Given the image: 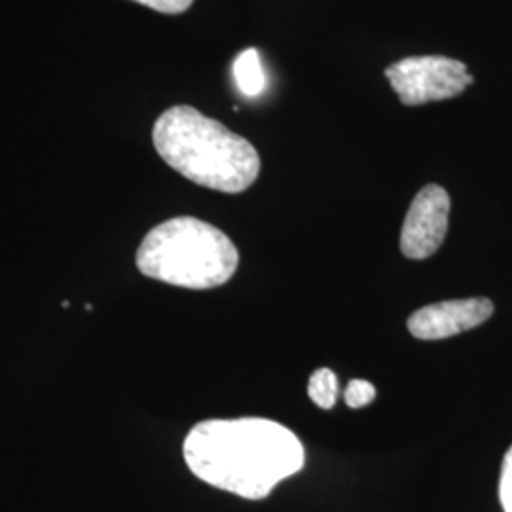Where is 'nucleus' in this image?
I'll return each instance as SVG.
<instances>
[{
  "label": "nucleus",
  "mask_w": 512,
  "mask_h": 512,
  "mask_svg": "<svg viewBox=\"0 0 512 512\" xmlns=\"http://www.w3.org/2000/svg\"><path fill=\"white\" fill-rule=\"evenodd\" d=\"M152 141L177 173L224 194L245 192L260 173V156L245 137L188 105L165 110Z\"/></svg>",
  "instance_id": "obj_2"
},
{
  "label": "nucleus",
  "mask_w": 512,
  "mask_h": 512,
  "mask_svg": "<svg viewBox=\"0 0 512 512\" xmlns=\"http://www.w3.org/2000/svg\"><path fill=\"white\" fill-rule=\"evenodd\" d=\"M346 404L349 408H365L376 399V387L366 380H351L346 387Z\"/></svg>",
  "instance_id": "obj_9"
},
{
  "label": "nucleus",
  "mask_w": 512,
  "mask_h": 512,
  "mask_svg": "<svg viewBox=\"0 0 512 512\" xmlns=\"http://www.w3.org/2000/svg\"><path fill=\"white\" fill-rule=\"evenodd\" d=\"M183 452L200 480L253 501L272 494L306 461L293 431L264 418L202 421L184 439Z\"/></svg>",
  "instance_id": "obj_1"
},
{
  "label": "nucleus",
  "mask_w": 512,
  "mask_h": 512,
  "mask_svg": "<svg viewBox=\"0 0 512 512\" xmlns=\"http://www.w3.org/2000/svg\"><path fill=\"white\" fill-rule=\"evenodd\" d=\"M239 253L232 239L194 217L165 220L148 232L137 268L150 279L183 289H215L236 274Z\"/></svg>",
  "instance_id": "obj_3"
},
{
  "label": "nucleus",
  "mask_w": 512,
  "mask_h": 512,
  "mask_svg": "<svg viewBox=\"0 0 512 512\" xmlns=\"http://www.w3.org/2000/svg\"><path fill=\"white\" fill-rule=\"evenodd\" d=\"M494 313L488 298H463L429 304L408 319V330L418 340H444L480 327Z\"/></svg>",
  "instance_id": "obj_6"
},
{
  "label": "nucleus",
  "mask_w": 512,
  "mask_h": 512,
  "mask_svg": "<svg viewBox=\"0 0 512 512\" xmlns=\"http://www.w3.org/2000/svg\"><path fill=\"white\" fill-rule=\"evenodd\" d=\"M133 2H139V4H145L148 8L160 12V14H183L186 12L194 0H133Z\"/></svg>",
  "instance_id": "obj_11"
},
{
  "label": "nucleus",
  "mask_w": 512,
  "mask_h": 512,
  "mask_svg": "<svg viewBox=\"0 0 512 512\" xmlns=\"http://www.w3.org/2000/svg\"><path fill=\"white\" fill-rule=\"evenodd\" d=\"M450 217V196L439 184H427L410 205L403 232L401 251L410 260L435 255L444 243Z\"/></svg>",
  "instance_id": "obj_5"
},
{
  "label": "nucleus",
  "mask_w": 512,
  "mask_h": 512,
  "mask_svg": "<svg viewBox=\"0 0 512 512\" xmlns=\"http://www.w3.org/2000/svg\"><path fill=\"white\" fill-rule=\"evenodd\" d=\"M311 401L323 410H330L338 401V378L330 368H319L311 374L308 384Z\"/></svg>",
  "instance_id": "obj_8"
},
{
  "label": "nucleus",
  "mask_w": 512,
  "mask_h": 512,
  "mask_svg": "<svg viewBox=\"0 0 512 512\" xmlns=\"http://www.w3.org/2000/svg\"><path fill=\"white\" fill-rule=\"evenodd\" d=\"M234 78L239 92L247 97H256L266 88V74L262 69L260 54L256 48H249L234 61Z\"/></svg>",
  "instance_id": "obj_7"
},
{
  "label": "nucleus",
  "mask_w": 512,
  "mask_h": 512,
  "mask_svg": "<svg viewBox=\"0 0 512 512\" xmlns=\"http://www.w3.org/2000/svg\"><path fill=\"white\" fill-rule=\"evenodd\" d=\"M385 78L406 107L458 97L475 82L463 61L442 55L404 57L385 69Z\"/></svg>",
  "instance_id": "obj_4"
},
{
  "label": "nucleus",
  "mask_w": 512,
  "mask_h": 512,
  "mask_svg": "<svg viewBox=\"0 0 512 512\" xmlns=\"http://www.w3.org/2000/svg\"><path fill=\"white\" fill-rule=\"evenodd\" d=\"M499 499L503 511L512 512V446L503 459L501 480H499Z\"/></svg>",
  "instance_id": "obj_10"
}]
</instances>
